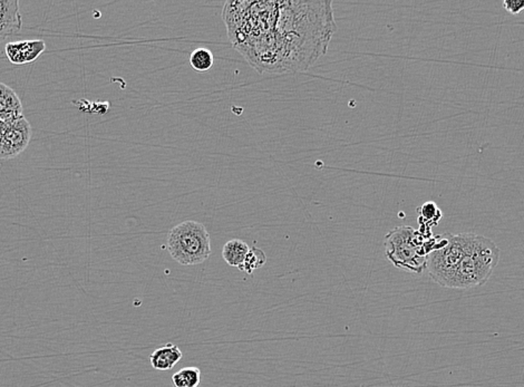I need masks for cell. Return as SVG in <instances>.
Masks as SVG:
<instances>
[{
  "mask_svg": "<svg viewBox=\"0 0 524 387\" xmlns=\"http://www.w3.org/2000/svg\"><path fill=\"white\" fill-rule=\"evenodd\" d=\"M24 116L23 104L15 90L0 81V120L15 121Z\"/></svg>",
  "mask_w": 524,
  "mask_h": 387,
  "instance_id": "ba28073f",
  "label": "cell"
},
{
  "mask_svg": "<svg viewBox=\"0 0 524 387\" xmlns=\"http://www.w3.org/2000/svg\"><path fill=\"white\" fill-rule=\"evenodd\" d=\"M434 237L427 238L412 227H398L385 237V253L398 269L421 275L427 269V255L432 251Z\"/></svg>",
  "mask_w": 524,
  "mask_h": 387,
  "instance_id": "3957f363",
  "label": "cell"
},
{
  "mask_svg": "<svg viewBox=\"0 0 524 387\" xmlns=\"http://www.w3.org/2000/svg\"><path fill=\"white\" fill-rule=\"evenodd\" d=\"M214 64V56L212 52L207 48H196L190 55L191 68L198 73H205L210 70Z\"/></svg>",
  "mask_w": 524,
  "mask_h": 387,
  "instance_id": "7c38bea8",
  "label": "cell"
},
{
  "mask_svg": "<svg viewBox=\"0 0 524 387\" xmlns=\"http://www.w3.org/2000/svg\"><path fill=\"white\" fill-rule=\"evenodd\" d=\"M267 255L262 250L257 247L250 248L246 260H244L242 271H246L251 275L255 270L262 268L266 264Z\"/></svg>",
  "mask_w": 524,
  "mask_h": 387,
  "instance_id": "4fadbf2b",
  "label": "cell"
},
{
  "mask_svg": "<svg viewBox=\"0 0 524 387\" xmlns=\"http://www.w3.org/2000/svg\"><path fill=\"white\" fill-rule=\"evenodd\" d=\"M233 48L259 74L308 70L328 49L337 26L331 1H227Z\"/></svg>",
  "mask_w": 524,
  "mask_h": 387,
  "instance_id": "6da1fadb",
  "label": "cell"
},
{
  "mask_svg": "<svg viewBox=\"0 0 524 387\" xmlns=\"http://www.w3.org/2000/svg\"><path fill=\"white\" fill-rule=\"evenodd\" d=\"M23 25L19 1L0 0V42L18 34Z\"/></svg>",
  "mask_w": 524,
  "mask_h": 387,
  "instance_id": "52a82bcc",
  "label": "cell"
},
{
  "mask_svg": "<svg viewBox=\"0 0 524 387\" xmlns=\"http://www.w3.org/2000/svg\"><path fill=\"white\" fill-rule=\"evenodd\" d=\"M45 49V42L42 40H17L8 42L5 53L12 64L24 65L35 62Z\"/></svg>",
  "mask_w": 524,
  "mask_h": 387,
  "instance_id": "8992f818",
  "label": "cell"
},
{
  "mask_svg": "<svg viewBox=\"0 0 524 387\" xmlns=\"http://www.w3.org/2000/svg\"><path fill=\"white\" fill-rule=\"evenodd\" d=\"M418 212L421 214L420 220L425 222H432V225H438V220L442 218V212L436 207L434 203H424L421 209H418Z\"/></svg>",
  "mask_w": 524,
  "mask_h": 387,
  "instance_id": "5bb4252c",
  "label": "cell"
},
{
  "mask_svg": "<svg viewBox=\"0 0 524 387\" xmlns=\"http://www.w3.org/2000/svg\"><path fill=\"white\" fill-rule=\"evenodd\" d=\"M168 250L182 266H196L211 255L210 233L198 221H183L168 233Z\"/></svg>",
  "mask_w": 524,
  "mask_h": 387,
  "instance_id": "277c9868",
  "label": "cell"
},
{
  "mask_svg": "<svg viewBox=\"0 0 524 387\" xmlns=\"http://www.w3.org/2000/svg\"><path fill=\"white\" fill-rule=\"evenodd\" d=\"M31 123L25 116L10 122L3 131L0 143V160H9L18 157L29 148L31 140Z\"/></svg>",
  "mask_w": 524,
  "mask_h": 387,
  "instance_id": "5b68a950",
  "label": "cell"
},
{
  "mask_svg": "<svg viewBox=\"0 0 524 387\" xmlns=\"http://www.w3.org/2000/svg\"><path fill=\"white\" fill-rule=\"evenodd\" d=\"M201 379V370L196 366L181 368L172 376V383L175 387H199Z\"/></svg>",
  "mask_w": 524,
  "mask_h": 387,
  "instance_id": "8fae6325",
  "label": "cell"
},
{
  "mask_svg": "<svg viewBox=\"0 0 524 387\" xmlns=\"http://www.w3.org/2000/svg\"><path fill=\"white\" fill-rule=\"evenodd\" d=\"M250 247L240 239H232L223 246L222 257L229 266L238 268L242 271L244 260L249 253Z\"/></svg>",
  "mask_w": 524,
  "mask_h": 387,
  "instance_id": "30bf717a",
  "label": "cell"
},
{
  "mask_svg": "<svg viewBox=\"0 0 524 387\" xmlns=\"http://www.w3.org/2000/svg\"><path fill=\"white\" fill-rule=\"evenodd\" d=\"M499 261V247L491 239L445 233L434 236L427 269L440 286L466 290L488 283Z\"/></svg>",
  "mask_w": 524,
  "mask_h": 387,
  "instance_id": "7a4b0ae2",
  "label": "cell"
},
{
  "mask_svg": "<svg viewBox=\"0 0 524 387\" xmlns=\"http://www.w3.org/2000/svg\"><path fill=\"white\" fill-rule=\"evenodd\" d=\"M9 123H10V122L0 120V143H1V138H3V131H5V129H6L7 125H8Z\"/></svg>",
  "mask_w": 524,
  "mask_h": 387,
  "instance_id": "2e32d148",
  "label": "cell"
},
{
  "mask_svg": "<svg viewBox=\"0 0 524 387\" xmlns=\"http://www.w3.org/2000/svg\"><path fill=\"white\" fill-rule=\"evenodd\" d=\"M503 7L511 14L518 15L524 10V0H505Z\"/></svg>",
  "mask_w": 524,
  "mask_h": 387,
  "instance_id": "9a60e30c",
  "label": "cell"
},
{
  "mask_svg": "<svg viewBox=\"0 0 524 387\" xmlns=\"http://www.w3.org/2000/svg\"><path fill=\"white\" fill-rule=\"evenodd\" d=\"M183 354L179 346L172 342L155 349L150 356L152 368L157 370H170L182 359Z\"/></svg>",
  "mask_w": 524,
  "mask_h": 387,
  "instance_id": "9c48e42d",
  "label": "cell"
}]
</instances>
